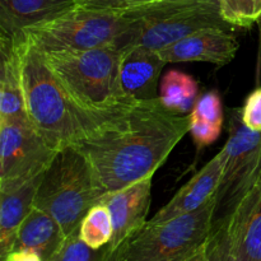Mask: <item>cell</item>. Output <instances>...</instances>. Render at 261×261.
Returning <instances> with one entry per match:
<instances>
[{
  "label": "cell",
  "instance_id": "obj_1",
  "mask_svg": "<svg viewBox=\"0 0 261 261\" xmlns=\"http://www.w3.org/2000/svg\"><path fill=\"white\" fill-rule=\"evenodd\" d=\"M190 130V115L168 111L160 98L135 102L74 144L106 193L154 176Z\"/></svg>",
  "mask_w": 261,
  "mask_h": 261
},
{
  "label": "cell",
  "instance_id": "obj_2",
  "mask_svg": "<svg viewBox=\"0 0 261 261\" xmlns=\"http://www.w3.org/2000/svg\"><path fill=\"white\" fill-rule=\"evenodd\" d=\"M23 89L28 120L55 150L74 145L107 122L74 103L42 53L27 38L23 51Z\"/></svg>",
  "mask_w": 261,
  "mask_h": 261
},
{
  "label": "cell",
  "instance_id": "obj_3",
  "mask_svg": "<svg viewBox=\"0 0 261 261\" xmlns=\"http://www.w3.org/2000/svg\"><path fill=\"white\" fill-rule=\"evenodd\" d=\"M43 59L74 103L110 121L135 102L121 91L119 46L42 53Z\"/></svg>",
  "mask_w": 261,
  "mask_h": 261
},
{
  "label": "cell",
  "instance_id": "obj_4",
  "mask_svg": "<svg viewBox=\"0 0 261 261\" xmlns=\"http://www.w3.org/2000/svg\"><path fill=\"white\" fill-rule=\"evenodd\" d=\"M106 194L86 155L69 145L58 150L43 172L33 206L50 214L68 237Z\"/></svg>",
  "mask_w": 261,
  "mask_h": 261
},
{
  "label": "cell",
  "instance_id": "obj_5",
  "mask_svg": "<svg viewBox=\"0 0 261 261\" xmlns=\"http://www.w3.org/2000/svg\"><path fill=\"white\" fill-rule=\"evenodd\" d=\"M135 20L133 10L105 12L73 5L69 9L23 31L28 42L41 53L89 50L119 46Z\"/></svg>",
  "mask_w": 261,
  "mask_h": 261
},
{
  "label": "cell",
  "instance_id": "obj_6",
  "mask_svg": "<svg viewBox=\"0 0 261 261\" xmlns=\"http://www.w3.org/2000/svg\"><path fill=\"white\" fill-rule=\"evenodd\" d=\"M135 20L119 47L143 46L160 51L206 28H229L222 18L219 0H158L133 9Z\"/></svg>",
  "mask_w": 261,
  "mask_h": 261
},
{
  "label": "cell",
  "instance_id": "obj_7",
  "mask_svg": "<svg viewBox=\"0 0 261 261\" xmlns=\"http://www.w3.org/2000/svg\"><path fill=\"white\" fill-rule=\"evenodd\" d=\"M218 205L216 194L198 211L163 223L145 224L112 256L115 261H186L205 244Z\"/></svg>",
  "mask_w": 261,
  "mask_h": 261
},
{
  "label": "cell",
  "instance_id": "obj_8",
  "mask_svg": "<svg viewBox=\"0 0 261 261\" xmlns=\"http://www.w3.org/2000/svg\"><path fill=\"white\" fill-rule=\"evenodd\" d=\"M56 153L28 119H0V191L42 175Z\"/></svg>",
  "mask_w": 261,
  "mask_h": 261
},
{
  "label": "cell",
  "instance_id": "obj_9",
  "mask_svg": "<svg viewBox=\"0 0 261 261\" xmlns=\"http://www.w3.org/2000/svg\"><path fill=\"white\" fill-rule=\"evenodd\" d=\"M224 205L239 260L261 261V154Z\"/></svg>",
  "mask_w": 261,
  "mask_h": 261
},
{
  "label": "cell",
  "instance_id": "obj_10",
  "mask_svg": "<svg viewBox=\"0 0 261 261\" xmlns=\"http://www.w3.org/2000/svg\"><path fill=\"white\" fill-rule=\"evenodd\" d=\"M153 176L132 184L120 190L107 193L99 203L105 204L111 214L114 233L106 246L114 254L126 240L134 236L147 224L152 200Z\"/></svg>",
  "mask_w": 261,
  "mask_h": 261
},
{
  "label": "cell",
  "instance_id": "obj_11",
  "mask_svg": "<svg viewBox=\"0 0 261 261\" xmlns=\"http://www.w3.org/2000/svg\"><path fill=\"white\" fill-rule=\"evenodd\" d=\"M224 167L218 190L219 204H226L261 154V132L244 124L241 111H232L229 137L224 147Z\"/></svg>",
  "mask_w": 261,
  "mask_h": 261
},
{
  "label": "cell",
  "instance_id": "obj_12",
  "mask_svg": "<svg viewBox=\"0 0 261 261\" xmlns=\"http://www.w3.org/2000/svg\"><path fill=\"white\" fill-rule=\"evenodd\" d=\"M239 41L229 28H206L158 51L166 63H211L224 66L239 51Z\"/></svg>",
  "mask_w": 261,
  "mask_h": 261
},
{
  "label": "cell",
  "instance_id": "obj_13",
  "mask_svg": "<svg viewBox=\"0 0 261 261\" xmlns=\"http://www.w3.org/2000/svg\"><path fill=\"white\" fill-rule=\"evenodd\" d=\"M166 64L158 51L143 46L122 47L119 69L122 93L133 102L157 98L158 81Z\"/></svg>",
  "mask_w": 261,
  "mask_h": 261
},
{
  "label": "cell",
  "instance_id": "obj_14",
  "mask_svg": "<svg viewBox=\"0 0 261 261\" xmlns=\"http://www.w3.org/2000/svg\"><path fill=\"white\" fill-rule=\"evenodd\" d=\"M224 167L223 149L214 155L200 171L195 173L176 195L147 222L158 224L200 209L218 194Z\"/></svg>",
  "mask_w": 261,
  "mask_h": 261
},
{
  "label": "cell",
  "instance_id": "obj_15",
  "mask_svg": "<svg viewBox=\"0 0 261 261\" xmlns=\"http://www.w3.org/2000/svg\"><path fill=\"white\" fill-rule=\"evenodd\" d=\"M0 119H28L23 89V32L0 35Z\"/></svg>",
  "mask_w": 261,
  "mask_h": 261
},
{
  "label": "cell",
  "instance_id": "obj_16",
  "mask_svg": "<svg viewBox=\"0 0 261 261\" xmlns=\"http://www.w3.org/2000/svg\"><path fill=\"white\" fill-rule=\"evenodd\" d=\"M42 175L12 190L0 191V260L14 249L18 231L33 208Z\"/></svg>",
  "mask_w": 261,
  "mask_h": 261
},
{
  "label": "cell",
  "instance_id": "obj_17",
  "mask_svg": "<svg viewBox=\"0 0 261 261\" xmlns=\"http://www.w3.org/2000/svg\"><path fill=\"white\" fill-rule=\"evenodd\" d=\"M75 0H0V35L23 32L74 5Z\"/></svg>",
  "mask_w": 261,
  "mask_h": 261
},
{
  "label": "cell",
  "instance_id": "obj_18",
  "mask_svg": "<svg viewBox=\"0 0 261 261\" xmlns=\"http://www.w3.org/2000/svg\"><path fill=\"white\" fill-rule=\"evenodd\" d=\"M65 239L58 222L50 214L33 206L18 231L13 250H32L43 261H50Z\"/></svg>",
  "mask_w": 261,
  "mask_h": 261
},
{
  "label": "cell",
  "instance_id": "obj_19",
  "mask_svg": "<svg viewBox=\"0 0 261 261\" xmlns=\"http://www.w3.org/2000/svg\"><path fill=\"white\" fill-rule=\"evenodd\" d=\"M223 106L217 92L203 94L190 112V130L196 147L204 148L213 144L223 129Z\"/></svg>",
  "mask_w": 261,
  "mask_h": 261
},
{
  "label": "cell",
  "instance_id": "obj_20",
  "mask_svg": "<svg viewBox=\"0 0 261 261\" xmlns=\"http://www.w3.org/2000/svg\"><path fill=\"white\" fill-rule=\"evenodd\" d=\"M198 82L180 70H170L160 83L158 98L161 103L176 115H190L198 102Z\"/></svg>",
  "mask_w": 261,
  "mask_h": 261
},
{
  "label": "cell",
  "instance_id": "obj_21",
  "mask_svg": "<svg viewBox=\"0 0 261 261\" xmlns=\"http://www.w3.org/2000/svg\"><path fill=\"white\" fill-rule=\"evenodd\" d=\"M114 233L111 214L105 204L92 206L78 228L79 239L93 250H101L110 244Z\"/></svg>",
  "mask_w": 261,
  "mask_h": 261
},
{
  "label": "cell",
  "instance_id": "obj_22",
  "mask_svg": "<svg viewBox=\"0 0 261 261\" xmlns=\"http://www.w3.org/2000/svg\"><path fill=\"white\" fill-rule=\"evenodd\" d=\"M204 261H240L232 246L226 216L214 221L204 244Z\"/></svg>",
  "mask_w": 261,
  "mask_h": 261
},
{
  "label": "cell",
  "instance_id": "obj_23",
  "mask_svg": "<svg viewBox=\"0 0 261 261\" xmlns=\"http://www.w3.org/2000/svg\"><path fill=\"white\" fill-rule=\"evenodd\" d=\"M219 10L232 27L249 28L261 22V0H219Z\"/></svg>",
  "mask_w": 261,
  "mask_h": 261
},
{
  "label": "cell",
  "instance_id": "obj_24",
  "mask_svg": "<svg viewBox=\"0 0 261 261\" xmlns=\"http://www.w3.org/2000/svg\"><path fill=\"white\" fill-rule=\"evenodd\" d=\"M105 247L93 250L79 239L78 229L65 239L50 261H102Z\"/></svg>",
  "mask_w": 261,
  "mask_h": 261
},
{
  "label": "cell",
  "instance_id": "obj_25",
  "mask_svg": "<svg viewBox=\"0 0 261 261\" xmlns=\"http://www.w3.org/2000/svg\"><path fill=\"white\" fill-rule=\"evenodd\" d=\"M158 0H75L74 5L84 9L105 10V12H129L145 7Z\"/></svg>",
  "mask_w": 261,
  "mask_h": 261
},
{
  "label": "cell",
  "instance_id": "obj_26",
  "mask_svg": "<svg viewBox=\"0 0 261 261\" xmlns=\"http://www.w3.org/2000/svg\"><path fill=\"white\" fill-rule=\"evenodd\" d=\"M244 124L254 132H261V87L247 96L241 110Z\"/></svg>",
  "mask_w": 261,
  "mask_h": 261
},
{
  "label": "cell",
  "instance_id": "obj_27",
  "mask_svg": "<svg viewBox=\"0 0 261 261\" xmlns=\"http://www.w3.org/2000/svg\"><path fill=\"white\" fill-rule=\"evenodd\" d=\"M186 261H204V246L199 251H196L193 256L189 257Z\"/></svg>",
  "mask_w": 261,
  "mask_h": 261
},
{
  "label": "cell",
  "instance_id": "obj_28",
  "mask_svg": "<svg viewBox=\"0 0 261 261\" xmlns=\"http://www.w3.org/2000/svg\"><path fill=\"white\" fill-rule=\"evenodd\" d=\"M102 261H115L112 254H107L106 252V247H105V255H103V259H102Z\"/></svg>",
  "mask_w": 261,
  "mask_h": 261
}]
</instances>
